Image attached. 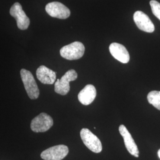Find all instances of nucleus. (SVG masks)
I'll use <instances>...</instances> for the list:
<instances>
[{
    "label": "nucleus",
    "instance_id": "nucleus-1",
    "mask_svg": "<svg viewBox=\"0 0 160 160\" xmlns=\"http://www.w3.org/2000/svg\"><path fill=\"white\" fill-rule=\"evenodd\" d=\"M20 75L29 98L32 100L37 99L39 97L40 92L32 74L29 71L22 69Z\"/></svg>",
    "mask_w": 160,
    "mask_h": 160
},
{
    "label": "nucleus",
    "instance_id": "nucleus-8",
    "mask_svg": "<svg viewBox=\"0 0 160 160\" xmlns=\"http://www.w3.org/2000/svg\"><path fill=\"white\" fill-rule=\"evenodd\" d=\"M45 10L49 16L59 19H66L71 14V12L68 7L56 1L48 3L46 6Z\"/></svg>",
    "mask_w": 160,
    "mask_h": 160
},
{
    "label": "nucleus",
    "instance_id": "nucleus-6",
    "mask_svg": "<svg viewBox=\"0 0 160 160\" xmlns=\"http://www.w3.org/2000/svg\"><path fill=\"white\" fill-rule=\"evenodd\" d=\"M10 14L16 20L18 29L24 30L29 28L30 20L23 11L22 6L20 3L16 2L12 6Z\"/></svg>",
    "mask_w": 160,
    "mask_h": 160
},
{
    "label": "nucleus",
    "instance_id": "nucleus-2",
    "mask_svg": "<svg viewBox=\"0 0 160 160\" xmlns=\"http://www.w3.org/2000/svg\"><path fill=\"white\" fill-rule=\"evenodd\" d=\"M85 47L80 42H74L68 45L62 47L60 50V54L62 57L68 60H77L84 54Z\"/></svg>",
    "mask_w": 160,
    "mask_h": 160
},
{
    "label": "nucleus",
    "instance_id": "nucleus-13",
    "mask_svg": "<svg viewBox=\"0 0 160 160\" xmlns=\"http://www.w3.org/2000/svg\"><path fill=\"white\" fill-rule=\"evenodd\" d=\"M96 95L97 92L95 87L92 84H88L79 92L78 98L81 104L88 106L92 103Z\"/></svg>",
    "mask_w": 160,
    "mask_h": 160
},
{
    "label": "nucleus",
    "instance_id": "nucleus-3",
    "mask_svg": "<svg viewBox=\"0 0 160 160\" xmlns=\"http://www.w3.org/2000/svg\"><path fill=\"white\" fill-rule=\"evenodd\" d=\"M77 77L78 74L74 69L69 70L61 79H58L55 82V92L62 96L67 94L70 90L69 82L77 80Z\"/></svg>",
    "mask_w": 160,
    "mask_h": 160
},
{
    "label": "nucleus",
    "instance_id": "nucleus-15",
    "mask_svg": "<svg viewBox=\"0 0 160 160\" xmlns=\"http://www.w3.org/2000/svg\"><path fill=\"white\" fill-rule=\"evenodd\" d=\"M152 12L155 17L160 20V3L155 0H151L149 2Z\"/></svg>",
    "mask_w": 160,
    "mask_h": 160
},
{
    "label": "nucleus",
    "instance_id": "nucleus-16",
    "mask_svg": "<svg viewBox=\"0 0 160 160\" xmlns=\"http://www.w3.org/2000/svg\"><path fill=\"white\" fill-rule=\"evenodd\" d=\"M158 157L160 158V149L158 151Z\"/></svg>",
    "mask_w": 160,
    "mask_h": 160
},
{
    "label": "nucleus",
    "instance_id": "nucleus-10",
    "mask_svg": "<svg viewBox=\"0 0 160 160\" xmlns=\"http://www.w3.org/2000/svg\"><path fill=\"white\" fill-rule=\"evenodd\" d=\"M119 131L120 135L123 138L124 143L128 151L131 154L135 156L137 158H138L139 150L137 145L135 142V141L132 137L131 134L128 131L126 126L123 125H121L119 128Z\"/></svg>",
    "mask_w": 160,
    "mask_h": 160
},
{
    "label": "nucleus",
    "instance_id": "nucleus-5",
    "mask_svg": "<svg viewBox=\"0 0 160 160\" xmlns=\"http://www.w3.org/2000/svg\"><path fill=\"white\" fill-rule=\"evenodd\" d=\"M53 121L51 117L45 113H42L32 120L31 129L36 133L45 132L53 126Z\"/></svg>",
    "mask_w": 160,
    "mask_h": 160
},
{
    "label": "nucleus",
    "instance_id": "nucleus-14",
    "mask_svg": "<svg viewBox=\"0 0 160 160\" xmlns=\"http://www.w3.org/2000/svg\"><path fill=\"white\" fill-rule=\"evenodd\" d=\"M149 103L152 104L156 109L160 110V92L152 91L147 96Z\"/></svg>",
    "mask_w": 160,
    "mask_h": 160
},
{
    "label": "nucleus",
    "instance_id": "nucleus-4",
    "mask_svg": "<svg viewBox=\"0 0 160 160\" xmlns=\"http://www.w3.org/2000/svg\"><path fill=\"white\" fill-rule=\"evenodd\" d=\"M80 137L86 147L94 153H100L102 151L100 140L88 129L83 128L80 132Z\"/></svg>",
    "mask_w": 160,
    "mask_h": 160
},
{
    "label": "nucleus",
    "instance_id": "nucleus-11",
    "mask_svg": "<svg viewBox=\"0 0 160 160\" xmlns=\"http://www.w3.org/2000/svg\"><path fill=\"white\" fill-rule=\"evenodd\" d=\"M111 55L120 62L127 63L130 60L129 53L123 45L118 43H112L109 46Z\"/></svg>",
    "mask_w": 160,
    "mask_h": 160
},
{
    "label": "nucleus",
    "instance_id": "nucleus-7",
    "mask_svg": "<svg viewBox=\"0 0 160 160\" xmlns=\"http://www.w3.org/2000/svg\"><path fill=\"white\" fill-rule=\"evenodd\" d=\"M68 148L64 145H59L47 149L41 153V158L45 160H61L68 154Z\"/></svg>",
    "mask_w": 160,
    "mask_h": 160
},
{
    "label": "nucleus",
    "instance_id": "nucleus-9",
    "mask_svg": "<svg viewBox=\"0 0 160 160\" xmlns=\"http://www.w3.org/2000/svg\"><path fill=\"white\" fill-rule=\"evenodd\" d=\"M133 20L138 28L147 33L154 32V25L148 16L141 11H137L133 14Z\"/></svg>",
    "mask_w": 160,
    "mask_h": 160
},
{
    "label": "nucleus",
    "instance_id": "nucleus-12",
    "mask_svg": "<svg viewBox=\"0 0 160 160\" xmlns=\"http://www.w3.org/2000/svg\"><path fill=\"white\" fill-rule=\"evenodd\" d=\"M38 79L44 84H53L57 78L56 72L44 65L40 66L36 71Z\"/></svg>",
    "mask_w": 160,
    "mask_h": 160
}]
</instances>
